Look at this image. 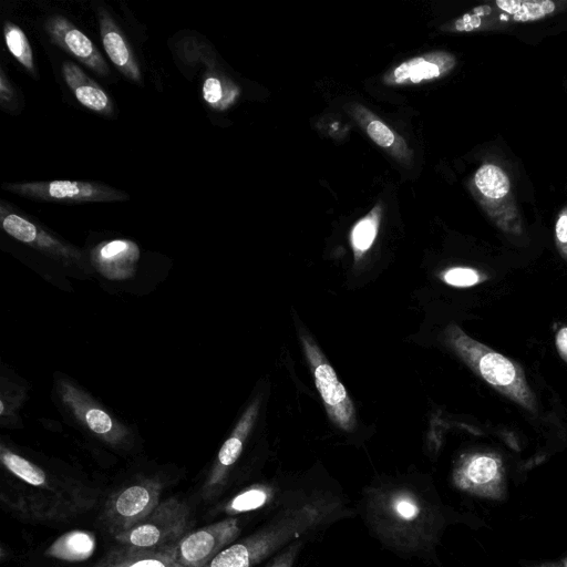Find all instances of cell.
Masks as SVG:
<instances>
[{"instance_id":"obj_4","label":"cell","mask_w":567,"mask_h":567,"mask_svg":"<svg viewBox=\"0 0 567 567\" xmlns=\"http://www.w3.org/2000/svg\"><path fill=\"white\" fill-rule=\"evenodd\" d=\"M567 11V0H495L477 7L451 22L453 32L493 31L535 22Z\"/></svg>"},{"instance_id":"obj_23","label":"cell","mask_w":567,"mask_h":567,"mask_svg":"<svg viewBox=\"0 0 567 567\" xmlns=\"http://www.w3.org/2000/svg\"><path fill=\"white\" fill-rule=\"evenodd\" d=\"M2 465L19 481L41 489H52L48 474L37 464L12 452L4 445L0 449Z\"/></svg>"},{"instance_id":"obj_3","label":"cell","mask_w":567,"mask_h":567,"mask_svg":"<svg viewBox=\"0 0 567 567\" xmlns=\"http://www.w3.org/2000/svg\"><path fill=\"white\" fill-rule=\"evenodd\" d=\"M444 339L485 382L526 411H537L536 398L518 363L471 338L454 323L445 329Z\"/></svg>"},{"instance_id":"obj_22","label":"cell","mask_w":567,"mask_h":567,"mask_svg":"<svg viewBox=\"0 0 567 567\" xmlns=\"http://www.w3.org/2000/svg\"><path fill=\"white\" fill-rule=\"evenodd\" d=\"M95 538L87 530H70L58 537L45 550V555L65 561H82L92 556Z\"/></svg>"},{"instance_id":"obj_15","label":"cell","mask_w":567,"mask_h":567,"mask_svg":"<svg viewBox=\"0 0 567 567\" xmlns=\"http://www.w3.org/2000/svg\"><path fill=\"white\" fill-rule=\"evenodd\" d=\"M456 58L446 51H432L403 61L383 78L389 85H410L434 81L447 75Z\"/></svg>"},{"instance_id":"obj_7","label":"cell","mask_w":567,"mask_h":567,"mask_svg":"<svg viewBox=\"0 0 567 567\" xmlns=\"http://www.w3.org/2000/svg\"><path fill=\"white\" fill-rule=\"evenodd\" d=\"M162 489L159 481L144 478L113 493L101 514L104 528L113 537L131 529L161 503Z\"/></svg>"},{"instance_id":"obj_16","label":"cell","mask_w":567,"mask_h":567,"mask_svg":"<svg viewBox=\"0 0 567 567\" xmlns=\"http://www.w3.org/2000/svg\"><path fill=\"white\" fill-rule=\"evenodd\" d=\"M258 406L257 401L249 405L231 435L221 445L216 463L205 484V493L207 495H213L225 484L229 470L241 454L244 443L255 423Z\"/></svg>"},{"instance_id":"obj_9","label":"cell","mask_w":567,"mask_h":567,"mask_svg":"<svg viewBox=\"0 0 567 567\" xmlns=\"http://www.w3.org/2000/svg\"><path fill=\"white\" fill-rule=\"evenodd\" d=\"M300 340L329 419L341 430L352 431L357 417L347 390L316 341L305 331L300 332Z\"/></svg>"},{"instance_id":"obj_30","label":"cell","mask_w":567,"mask_h":567,"mask_svg":"<svg viewBox=\"0 0 567 567\" xmlns=\"http://www.w3.org/2000/svg\"><path fill=\"white\" fill-rule=\"evenodd\" d=\"M300 543H292L282 551L269 567H292Z\"/></svg>"},{"instance_id":"obj_14","label":"cell","mask_w":567,"mask_h":567,"mask_svg":"<svg viewBox=\"0 0 567 567\" xmlns=\"http://www.w3.org/2000/svg\"><path fill=\"white\" fill-rule=\"evenodd\" d=\"M59 388L61 398L78 420L95 435L111 444H118L124 440L125 431L97 403L70 383L61 381Z\"/></svg>"},{"instance_id":"obj_25","label":"cell","mask_w":567,"mask_h":567,"mask_svg":"<svg viewBox=\"0 0 567 567\" xmlns=\"http://www.w3.org/2000/svg\"><path fill=\"white\" fill-rule=\"evenodd\" d=\"M239 89L229 80L207 75L203 83L204 100L216 110H225L238 97Z\"/></svg>"},{"instance_id":"obj_5","label":"cell","mask_w":567,"mask_h":567,"mask_svg":"<svg viewBox=\"0 0 567 567\" xmlns=\"http://www.w3.org/2000/svg\"><path fill=\"white\" fill-rule=\"evenodd\" d=\"M193 526L189 507L177 497L162 501L127 532L114 537L122 546L156 550L176 546Z\"/></svg>"},{"instance_id":"obj_19","label":"cell","mask_w":567,"mask_h":567,"mask_svg":"<svg viewBox=\"0 0 567 567\" xmlns=\"http://www.w3.org/2000/svg\"><path fill=\"white\" fill-rule=\"evenodd\" d=\"M138 257L137 245L128 239L104 241L92 250V259L96 267L111 278L131 275Z\"/></svg>"},{"instance_id":"obj_2","label":"cell","mask_w":567,"mask_h":567,"mask_svg":"<svg viewBox=\"0 0 567 567\" xmlns=\"http://www.w3.org/2000/svg\"><path fill=\"white\" fill-rule=\"evenodd\" d=\"M333 512L334 504L320 499L286 508L256 533L227 546L204 567H254L324 523Z\"/></svg>"},{"instance_id":"obj_1","label":"cell","mask_w":567,"mask_h":567,"mask_svg":"<svg viewBox=\"0 0 567 567\" xmlns=\"http://www.w3.org/2000/svg\"><path fill=\"white\" fill-rule=\"evenodd\" d=\"M367 516L379 538L403 551L427 548L439 528L433 507L409 487L369 492Z\"/></svg>"},{"instance_id":"obj_21","label":"cell","mask_w":567,"mask_h":567,"mask_svg":"<svg viewBox=\"0 0 567 567\" xmlns=\"http://www.w3.org/2000/svg\"><path fill=\"white\" fill-rule=\"evenodd\" d=\"M350 112L377 145L396 159L403 163L410 162L412 153L405 141L382 120L360 104H352Z\"/></svg>"},{"instance_id":"obj_32","label":"cell","mask_w":567,"mask_h":567,"mask_svg":"<svg viewBox=\"0 0 567 567\" xmlns=\"http://www.w3.org/2000/svg\"><path fill=\"white\" fill-rule=\"evenodd\" d=\"M555 344L559 355L567 362V327H563L557 331Z\"/></svg>"},{"instance_id":"obj_8","label":"cell","mask_w":567,"mask_h":567,"mask_svg":"<svg viewBox=\"0 0 567 567\" xmlns=\"http://www.w3.org/2000/svg\"><path fill=\"white\" fill-rule=\"evenodd\" d=\"M14 195L56 204L111 203L128 199V194L110 185L82 181L4 183Z\"/></svg>"},{"instance_id":"obj_20","label":"cell","mask_w":567,"mask_h":567,"mask_svg":"<svg viewBox=\"0 0 567 567\" xmlns=\"http://www.w3.org/2000/svg\"><path fill=\"white\" fill-rule=\"evenodd\" d=\"M91 567H184L177 560L176 546L144 550L125 546L110 550Z\"/></svg>"},{"instance_id":"obj_13","label":"cell","mask_w":567,"mask_h":567,"mask_svg":"<svg viewBox=\"0 0 567 567\" xmlns=\"http://www.w3.org/2000/svg\"><path fill=\"white\" fill-rule=\"evenodd\" d=\"M50 40L99 75L105 76L110 68L90 38L62 16H53L45 22Z\"/></svg>"},{"instance_id":"obj_6","label":"cell","mask_w":567,"mask_h":567,"mask_svg":"<svg viewBox=\"0 0 567 567\" xmlns=\"http://www.w3.org/2000/svg\"><path fill=\"white\" fill-rule=\"evenodd\" d=\"M471 190L474 197L503 231L519 235L522 218L507 173L494 163L482 164L473 175Z\"/></svg>"},{"instance_id":"obj_27","label":"cell","mask_w":567,"mask_h":567,"mask_svg":"<svg viewBox=\"0 0 567 567\" xmlns=\"http://www.w3.org/2000/svg\"><path fill=\"white\" fill-rule=\"evenodd\" d=\"M4 40L10 53L29 72H34L33 51L22 29L7 21L3 27Z\"/></svg>"},{"instance_id":"obj_12","label":"cell","mask_w":567,"mask_h":567,"mask_svg":"<svg viewBox=\"0 0 567 567\" xmlns=\"http://www.w3.org/2000/svg\"><path fill=\"white\" fill-rule=\"evenodd\" d=\"M2 229L11 237L53 257L79 260L81 252L74 247L59 240L37 223L14 210L7 203L0 204Z\"/></svg>"},{"instance_id":"obj_28","label":"cell","mask_w":567,"mask_h":567,"mask_svg":"<svg viewBox=\"0 0 567 567\" xmlns=\"http://www.w3.org/2000/svg\"><path fill=\"white\" fill-rule=\"evenodd\" d=\"M442 280L450 286L466 288L482 281L481 274L468 267H453L442 274Z\"/></svg>"},{"instance_id":"obj_26","label":"cell","mask_w":567,"mask_h":567,"mask_svg":"<svg viewBox=\"0 0 567 567\" xmlns=\"http://www.w3.org/2000/svg\"><path fill=\"white\" fill-rule=\"evenodd\" d=\"M272 497V489L266 485H252L236 494L224 507L228 515L251 512L265 506Z\"/></svg>"},{"instance_id":"obj_17","label":"cell","mask_w":567,"mask_h":567,"mask_svg":"<svg viewBox=\"0 0 567 567\" xmlns=\"http://www.w3.org/2000/svg\"><path fill=\"white\" fill-rule=\"evenodd\" d=\"M99 24L103 48L116 69L128 80L142 83L137 60L125 37L104 10L99 12Z\"/></svg>"},{"instance_id":"obj_33","label":"cell","mask_w":567,"mask_h":567,"mask_svg":"<svg viewBox=\"0 0 567 567\" xmlns=\"http://www.w3.org/2000/svg\"><path fill=\"white\" fill-rule=\"evenodd\" d=\"M535 567H560V564L547 563V564H543L540 566H535Z\"/></svg>"},{"instance_id":"obj_18","label":"cell","mask_w":567,"mask_h":567,"mask_svg":"<svg viewBox=\"0 0 567 567\" xmlns=\"http://www.w3.org/2000/svg\"><path fill=\"white\" fill-rule=\"evenodd\" d=\"M61 70L65 84L83 106L102 115L114 114V105L107 93L82 69L71 61H64Z\"/></svg>"},{"instance_id":"obj_31","label":"cell","mask_w":567,"mask_h":567,"mask_svg":"<svg viewBox=\"0 0 567 567\" xmlns=\"http://www.w3.org/2000/svg\"><path fill=\"white\" fill-rule=\"evenodd\" d=\"M13 99V87L9 79L7 78L4 71L0 70V100L1 104L4 105L10 103Z\"/></svg>"},{"instance_id":"obj_11","label":"cell","mask_w":567,"mask_h":567,"mask_svg":"<svg viewBox=\"0 0 567 567\" xmlns=\"http://www.w3.org/2000/svg\"><path fill=\"white\" fill-rule=\"evenodd\" d=\"M453 483L470 494L499 498L505 487L502 461L491 453L464 454L454 467Z\"/></svg>"},{"instance_id":"obj_29","label":"cell","mask_w":567,"mask_h":567,"mask_svg":"<svg viewBox=\"0 0 567 567\" xmlns=\"http://www.w3.org/2000/svg\"><path fill=\"white\" fill-rule=\"evenodd\" d=\"M555 238L559 251L567 259V205L557 216L555 224Z\"/></svg>"},{"instance_id":"obj_24","label":"cell","mask_w":567,"mask_h":567,"mask_svg":"<svg viewBox=\"0 0 567 567\" xmlns=\"http://www.w3.org/2000/svg\"><path fill=\"white\" fill-rule=\"evenodd\" d=\"M382 214L381 205H375L364 217L353 226L350 241L353 249L354 260H360L372 247L380 226Z\"/></svg>"},{"instance_id":"obj_34","label":"cell","mask_w":567,"mask_h":567,"mask_svg":"<svg viewBox=\"0 0 567 567\" xmlns=\"http://www.w3.org/2000/svg\"><path fill=\"white\" fill-rule=\"evenodd\" d=\"M560 567H567V559L560 564Z\"/></svg>"},{"instance_id":"obj_10","label":"cell","mask_w":567,"mask_h":567,"mask_svg":"<svg viewBox=\"0 0 567 567\" xmlns=\"http://www.w3.org/2000/svg\"><path fill=\"white\" fill-rule=\"evenodd\" d=\"M236 517H228L192 530L176 545L177 560L184 567H204L239 535Z\"/></svg>"}]
</instances>
